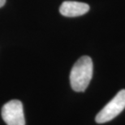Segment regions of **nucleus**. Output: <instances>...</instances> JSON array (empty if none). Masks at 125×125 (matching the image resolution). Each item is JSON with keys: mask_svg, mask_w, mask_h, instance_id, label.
<instances>
[{"mask_svg": "<svg viewBox=\"0 0 125 125\" xmlns=\"http://www.w3.org/2000/svg\"><path fill=\"white\" fill-rule=\"evenodd\" d=\"M93 62L88 56H83L74 64L70 73L71 88L76 92H84L93 77Z\"/></svg>", "mask_w": 125, "mask_h": 125, "instance_id": "f257e3e1", "label": "nucleus"}, {"mask_svg": "<svg viewBox=\"0 0 125 125\" xmlns=\"http://www.w3.org/2000/svg\"><path fill=\"white\" fill-rule=\"evenodd\" d=\"M125 108V90H121L96 115L98 124H104L115 119Z\"/></svg>", "mask_w": 125, "mask_h": 125, "instance_id": "f03ea898", "label": "nucleus"}, {"mask_svg": "<svg viewBox=\"0 0 125 125\" xmlns=\"http://www.w3.org/2000/svg\"><path fill=\"white\" fill-rule=\"evenodd\" d=\"M2 119L7 125H25L23 104L20 100H11L2 108Z\"/></svg>", "mask_w": 125, "mask_h": 125, "instance_id": "7ed1b4c3", "label": "nucleus"}, {"mask_svg": "<svg viewBox=\"0 0 125 125\" xmlns=\"http://www.w3.org/2000/svg\"><path fill=\"white\" fill-rule=\"evenodd\" d=\"M89 10L87 3L76 1H65L59 7L60 14L66 17H76L83 15Z\"/></svg>", "mask_w": 125, "mask_h": 125, "instance_id": "20e7f679", "label": "nucleus"}, {"mask_svg": "<svg viewBox=\"0 0 125 125\" xmlns=\"http://www.w3.org/2000/svg\"><path fill=\"white\" fill-rule=\"evenodd\" d=\"M5 2H6V0H0V7L4 6Z\"/></svg>", "mask_w": 125, "mask_h": 125, "instance_id": "39448f33", "label": "nucleus"}]
</instances>
